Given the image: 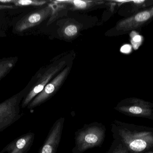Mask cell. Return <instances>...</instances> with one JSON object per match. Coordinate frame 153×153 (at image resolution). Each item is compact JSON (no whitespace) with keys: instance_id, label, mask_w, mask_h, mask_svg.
<instances>
[{"instance_id":"obj_2","label":"cell","mask_w":153,"mask_h":153,"mask_svg":"<svg viewBox=\"0 0 153 153\" xmlns=\"http://www.w3.org/2000/svg\"><path fill=\"white\" fill-rule=\"evenodd\" d=\"M106 128L102 123L85 124L75 133V146L73 153H82L95 147H101L106 136Z\"/></svg>"},{"instance_id":"obj_15","label":"cell","mask_w":153,"mask_h":153,"mask_svg":"<svg viewBox=\"0 0 153 153\" xmlns=\"http://www.w3.org/2000/svg\"><path fill=\"white\" fill-rule=\"evenodd\" d=\"M132 7V11L134 13L140 11V10L149 6H153V1L143 0V1H129Z\"/></svg>"},{"instance_id":"obj_6","label":"cell","mask_w":153,"mask_h":153,"mask_svg":"<svg viewBox=\"0 0 153 153\" xmlns=\"http://www.w3.org/2000/svg\"><path fill=\"white\" fill-rule=\"evenodd\" d=\"M71 69V66H67L53 80L49 82L43 90L29 104L27 107L28 109L31 110L36 107L51 99L60 89L68 76Z\"/></svg>"},{"instance_id":"obj_7","label":"cell","mask_w":153,"mask_h":153,"mask_svg":"<svg viewBox=\"0 0 153 153\" xmlns=\"http://www.w3.org/2000/svg\"><path fill=\"white\" fill-rule=\"evenodd\" d=\"M153 18V6L121 20L117 24L116 29L119 32L124 33L133 31L150 22Z\"/></svg>"},{"instance_id":"obj_13","label":"cell","mask_w":153,"mask_h":153,"mask_svg":"<svg viewBox=\"0 0 153 153\" xmlns=\"http://www.w3.org/2000/svg\"><path fill=\"white\" fill-rule=\"evenodd\" d=\"M47 2V1H46L39 0H8V4L14 5L17 7L42 6Z\"/></svg>"},{"instance_id":"obj_18","label":"cell","mask_w":153,"mask_h":153,"mask_svg":"<svg viewBox=\"0 0 153 153\" xmlns=\"http://www.w3.org/2000/svg\"><path fill=\"white\" fill-rule=\"evenodd\" d=\"M17 7L13 5H9V4H0V10H11L17 8Z\"/></svg>"},{"instance_id":"obj_9","label":"cell","mask_w":153,"mask_h":153,"mask_svg":"<svg viewBox=\"0 0 153 153\" xmlns=\"http://www.w3.org/2000/svg\"><path fill=\"white\" fill-rule=\"evenodd\" d=\"M65 120V118L61 117L55 122L38 153H56L62 138Z\"/></svg>"},{"instance_id":"obj_16","label":"cell","mask_w":153,"mask_h":153,"mask_svg":"<svg viewBox=\"0 0 153 153\" xmlns=\"http://www.w3.org/2000/svg\"><path fill=\"white\" fill-rule=\"evenodd\" d=\"M79 29V28L76 24L70 23L64 28V36L67 38H72L77 35Z\"/></svg>"},{"instance_id":"obj_5","label":"cell","mask_w":153,"mask_h":153,"mask_svg":"<svg viewBox=\"0 0 153 153\" xmlns=\"http://www.w3.org/2000/svg\"><path fill=\"white\" fill-rule=\"evenodd\" d=\"M65 64L66 62L65 61L54 64L46 70L45 72L38 76V80L30 87L28 92L25 95L22 101L21 106L22 108L27 107L34 98L43 90L52 78L65 66Z\"/></svg>"},{"instance_id":"obj_8","label":"cell","mask_w":153,"mask_h":153,"mask_svg":"<svg viewBox=\"0 0 153 153\" xmlns=\"http://www.w3.org/2000/svg\"><path fill=\"white\" fill-rule=\"evenodd\" d=\"M52 13L53 8L50 4L44 8L29 13L17 22L15 30L18 32H22L37 26L51 16Z\"/></svg>"},{"instance_id":"obj_17","label":"cell","mask_w":153,"mask_h":153,"mask_svg":"<svg viewBox=\"0 0 153 153\" xmlns=\"http://www.w3.org/2000/svg\"><path fill=\"white\" fill-rule=\"evenodd\" d=\"M131 44L135 50L138 49L143 42V37L135 31H131L130 34Z\"/></svg>"},{"instance_id":"obj_12","label":"cell","mask_w":153,"mask_h":153,"mask_svg":"<svg viewBox=\"0 0 153 153\" xmlns=\"http://www.w3.org/2000/svg\"><path fill=\"white\" fill-rule=\"evenodd\" d=\"M17 61V57H7L0 60V81L12 70Z\"/></svg>"},{"instance_id":"obj_3","label":"cell","mask_w":153,"mask_h":153,"mask_svg":"<svg viewBox=\"0 0 153 153\" xmlns=\"http://www.w3.org/2000/svg\"><path fill=\"white\" fill-rule=\"evenodd\" d=\"M30 87L27 86L18 93L0 103V133L10 126L22 117L21 102Z\"/></svg>"},{"instance_id":"obj_14","label":"cell","mask_w":153,"mask_h":153,"mask_svg":"<svg viewBox=\"0 0 153 153\" xmlns=\"http://www.w3.org/2000/svg\"><path fill=\"white\" fill-rule=\"evenodd\" d=\"M128 149L119 140L114 139L106 153H129Z\"/></svg>"},{"instance_id":"obj_10","label":"cell","mask_w":153,"mask_h":153,"mask_svg":"<svg viewBox=\"0 0 153 153\" xmlns=\"http://www.w3.org/2000/svg\"><path fill=\"white\" fill-rule=\"evenodd\" d=\"M35 136L32 132L20 136L7 145L0 153H27L33 145Z\"/></svg>"},{"instance_id":"obj_1","label":"cell","mask_w":153,"mask_h":153,"mask_svg":"<svg viewBox=\"0 0 153 153\" xmlns=\"http://www.w3.org/2000/svg\"><path fill=\"white\" fill-rule=\"evenodd\" d=\"M113 139L121 142L131 153L153 150V128L114 120L111 125Z\"/></svg>"},{"instance_id":"obj_20","label":"cell","mask_w":153,"mask_h":153,"mask_svg":"<svg viewBox=\"0 0 153 153\" xmlns=\"http://www.w3.org/2000/svg\"><path fill=\"white\" fill-rule=\"evenodd\" d=\"M129 153H131L129 152Z\"/></svg>"},{"instance_id":"obj_11","label":"cell","mask_w":153,"mask_h":153,"mask_svg":"<svg viewBox=\"0 0 153 153\" xmlns=\"http://www.w3.org/2000/svg\"><path fill=\"white\" fill-rule=\"evenodd\" d=\"M67 10H86L94 6L103 4V2L99 1H81V0H66L62 1Z\"/></svg>"},{"instance_id":"obj_19","label":"cell","mask_w":153,"mask_h":153,"mask_svg":"<svg viewBox=\"0 0 153 153\" xmlns=\"http://www.w3.org/2000/svg\"><path fill=\"white\" fill-rule=\"evenodd\" d=\"M143 153H153V150L147 151V152H145Z\"/></svg>"},{"instance_id":"obj_4","label":"cell","mask_w":153,"mask_h":153,"mask_svg":"<svg viewBox=\"0 0 153 153\" xmlns=\"http://www.w3.org/2000/svg\"><path fill=\"white\" fill-rule=\"evenodd\" d=\"M114 109L128 116L153 120V103L138 98H128L122 100Z\"/></svg>"}]
</instances>
